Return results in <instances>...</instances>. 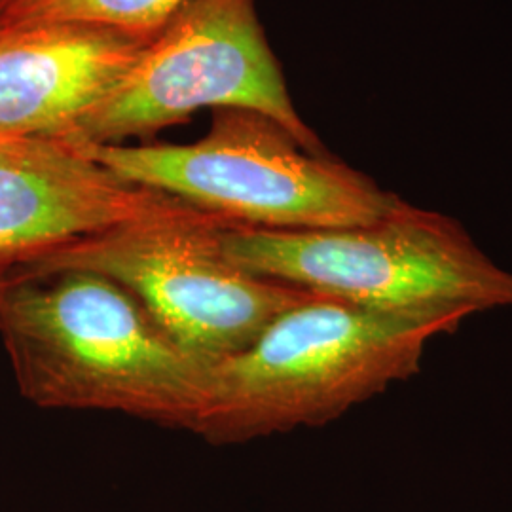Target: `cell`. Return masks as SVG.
Returning a JSON list of instances; mask_svg holds the SVG:
<instances>
[{
    "instance_id": "cell-1",
    "label": "cell",
    "mask_w": 512,
    "mask_h": 512,
    "mask_svg": "<svg viewBox=\"0 0 512 512\" xmlns=\"http://www.w3.org/2000/svg\"><path fill=\"white\" fill-rule=\"evenodd\" d=\"M0 338L38 408L120 412L192 431L209 368L105 275L21 266L0 279Z\"/></svg>"
},
{
    "instance_id": "cell-2",
    "label": "cell",
    "mask_w": 512,
    "mask_h": 512,
    "mask_svg": "<svg viewBox=\"0 0 512 512\" xmlns=\"http://www.w3.org/2000/svg\"><path fill=\"white\" fill-rule=\"evenodd\" d=\"M467 313H395L317 294L209 368L192 433L239 444L319 427L421 370L425 349Z\"/></svg>"
},
{
    "instance_id": "cell-3",
    "label": "cell",
    "mask_w": 512,
    "mask_h": 512,
    "mask_svg": "<svg viewBox=\"0 0 512 512\" xmlns=\"http://www.w3.org/2000/svg\"><path fill=\"white\" fill-rule=\"evenodd\" d=\"M73 147L126 183L251 228H349L382 219L401 200L251 109L213 110L211 129L190 145Z\"/></svg>"
},
{
    "instance_id": "cell-4",
    "label": "cell",
    "mask_w": 512,
    "mask_h": 512,
    "mask_svg": "<svg viewBox=\"0 0 512 512\" xmlns=\"http://www.w3.org/2000/svg\"><path fill=\"white\" fill-rule=\"evenodd\" d=\"M222 245L241 268L317 294L395 313L512 310V272L463 224L406 200L382 219L334 230L230 224Z\"/></svg>"
},
{
    "instance_id": "cell-5",
    "label": "cell",
    "mask_w": 512,
    "mask_h": 512,
    "mask_svg": "<svg viewBox=\"0 0 512 512\" xmlns=\"http://www.w3.org/2000/svg\"><path fill=\"white\" fill-rule=\"evenodd\" d=\"M230 224L181 203L23 266L109 277L135 294L186 351L213 366L249 348L281 313L317 296L241 268L222 245Z\"/></svg>"
},
{
    "instance_id": "cell-6",
    "label": "cell",
    "mask_w": 512,
    "mask_h": 512,
    "mask_svg": "<svg viewBox=\"0 0 512 512\" xmlns=\"http://www.w3.org/2000/svg\"><path fill=\"white\" fill-rule=\"evenodd\" d=\"M202 109L262 112L306 150L327 152L294 109L255 0H188L63 141L124 145L133 137L152 139Z\"/></svg>"
},
{
    "instance_id": "cell-7",
    "label": "cell",
    "mask_w": 512,
    "mask_h": 512,
    "mask_svg": "<svg viewBox=\"0 0 512 512\" xmlns=\"http://www.w3.org/2000/svg\"><path fill=\"white\" fill-rule=\"evenodd\" d=\"M183 202L126 183L59 139L0 148V279L38 256Z\"/></svg>"
},
{
    "instance_id": "cell-8",
    "label": "cell",
    "mask_w": 512,
    "mask_h": 512,
    "mask_svg": "<svg viewBox=\"0 0 512 512\" xmlns=\"http://www.w3.org/2000/svg\"><path fill=\"white\" fill-rule=\"evenodd\" d=\"M154 37L88 21L2 25L0 139L63 141Z\"/></svg>"
},
{
    "instance_id": "cell-9",
    "label": "cell",
    "mask_w": 512,
    "mask_h": 512,
    "mask_svg": "<svg viewBox=\"0 0 512 512\" xmlns=\"http://www.w3.org/2000/svg\"><path fill=\"white\" fill-rule=\"evenodd\" d=\"M188 0H31L0 18L2 25L88 21L143 35H158Z\"/></svg>"
},
{
    "instance_id": "cell-10",
    "label": "cell",
    "mask_w": 512,
    "mask_h": 512,
    "mask_svg": "<svg viewBox=\"0 0 512 512\" xmlns=\"http://www.w3.org/2000/svg\"><path fill=\"white\" fill-rule=\"evenodd\" d=\"M27 2H31V0H2V2H0V18L12 14L14 10H18V8H21V6L27 4Z\"/></svg>"
},
{
    "instance_id": "cell-11",
    "label": "cell",
    "mask_w": 512,
    "mask_h": 512,
    "mask_svg": "<svg viewBox=\"0 0 512 512\" xmlns=\"http://www.w3.org/2000/svg\"><path fill=\"white\" fill-rule=\"evenodd\" d=\"M8 141H10V139H0V148L4 147Z\"/></svg>"
},
{
    "instance_id": "cell-12",
    "label": "cell",
    "mask_w": 512,
    "mask_h": 512,
    "mask_svg": "<svg viewBox=\"0 0 512 512\" xmlns=\"http://www.w3.org/2000/svg\"><path fill=\"white\" fill-rule=\"evenodd\" d=\"M0 2H2V0H0Z\"/></svg>"
}]
</instances>
